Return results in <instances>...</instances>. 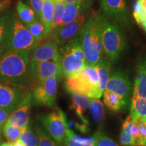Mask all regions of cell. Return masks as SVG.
Returning a JSON list of instances; mask_svg holds the SVG:
<instances>
[{"instance_id": "e0dca14e", "label": "cell", "mask_w": 146, "mask_h": 146, "mask_svg": "<svg viewBox=\"0 0 146 146\" xmlns=\"http://www.w3.org/2000/svg\"><path fill=\"white\" fill-rule=\"evenodd\" d=\"M133 96L146 99V58L137 66Z\"/></svg>"}, {"instance_id": "b9f144b4", "label": "cell", "mask_w": 146, "mask_h": 146, "mask_svg": "<svg viewBox=\"0 0 146 146\" xmlns=\"http://www.w3.org/2000/svg\"><path fill=\"white\" fill-rule=\"evenodd\" d=\"M6 50V46H5V43H0V58H1L2 55L4 54L5 51Z\"/></svg>"}, {"instance_id": "277c9868", "label": "cell", "mask_w": 146, "mask_h": 146, "mask_svg": "<svg viewBox=\"0 0 146 146\" xmlns=\"http://www.w3.org/2000/svg\"><path fill=\"white\" fill-rule=\"evenodd\" d=\"M99 76L95 67L86 66L76 75L67 78L64 86L68 93H76L90 98H101Z\"/></svg>"}, {"instance_id": "7402d4cb", "label": "cell", "mask_w": 146, "mask_h": 146, "mask_svg": "<svg viewBox=\"0 0 146 146\" xmlns=\"http://www.w3.org/2000/svg\"><path fill=\"white\" fill-rule=\"evenodd\" d=\"M16 11L19 20L25 25H29L35 20V14L31 7L23 3L21 0H18L16 4Z\"/></svg>"}, {"instance_id": "7a4b0ae2", "label": "cell", "mask_w": 146, "mask_h": 146, "mask_svg": "<svg viewBox=\"0 0 146 146\" xmlns=\"http://www.w3.org/2000/svg\"><path fill=\"white\" fill-rule=\"evenodd\" d=\"M102 20L101 16H92L85 22L79 33L85 62L89 66H96L103 58L101 41Z\"/></svg>"}, {"instance_id": "f546056e", "label": "cell", "mask_w": 146, "mask_h": 146, "mask_svg": "<svg viewBox=\"0 0 146 146\" xmlns=\"http://www.w3.org/2000/svg\"><path fill=\"white\" fill-rule=\"evenodd\" d=\"M22 130L23 129H20L10 124L5 123L3 127L2 132L8 142H14L19 139Z\"/></svg>"}, {"instance_id": "5bb4252c", "label": "cell", "mask_w": 146, "mask_h": 146, "mask_svg": "<svg viewBox=\"0 0 146 146\" xmlns=\"http://www.w3.org/2000/svg\"><path fill=\"white\" fill-rule=\"evenodd\" d=\"M60 61V50L54 41H47L37 45L30 54V61Z\"/></svg>"}, {"instance_id": "d6a6232c", "label": "cell", "mask_w": 146, "mask_h": 146, "mask_svg": "<svg viewBox=\"0 0 146 146\" xmlns=\"http://www.w3.org/2000/svg\"><path fill=\"white\" fill-rule=\"evenodd\" d=\"M29 1L31 5V8L35 14L36 19L40 20L45 0H29Z\"/></svg>"}, {"instance_id": "7dc6e473", "label": "cell", "mask_w": 146, "mask_h": 146, "mask_svg": "<svg viewBox=\"0 0 146 146\" xmlns=\"http://www.w3.org/2000/svg\"><path fill=\"white\" fill-rule=\"evenodd\" d=\"M143 29H145V31H146V25H145V27H143Z\"/></svg>"}, {"instance_id": "8fae6325", "label": "cell", "mask_w": 146, "mask_h": 146, "mask_svg": "<svg viewBox=\"0 0 146 146\" xmlns=\"http://www.w3.org/2000/svg\"><path fill=\"white\" fill-rule=\"evenodd\" d=\"M106 91L121 96L127 104L130 100L131 83L129 77L121 70L114 71L108 80Z\"/></svg>"}, {"instance_id": "60d3db41", "label": "cell", "mask_w": 146, "mask_h": 146, "mask_svg": "<svg viewBox=\"0 0 146 146\" xmlns=\"http://www.w3.org/2000/svg\"><path fill=\"white\" fill-rule=\"evenodd\" d=\"M139 2L142 10H143L144 16L146 18V0H139Z\"/></svg>"}, {"instance_id": "1f68e13d", "label": "cell", "mask_w": 146, "mask_h": 146, "mask_svg": "<svg viewBox=\"0 0 146 146\" xmlns=\"http://www.w3.org/2000/svg\"><path fill=\"white\" fill-rule=\"evenodd\" d=\"M133 16L137 23L140 26L144 27L146 25V18L144 16V14L142 10L141 5H140L139 0H137L134 5L133 9Z\"/></svg>"}, {"instance_id": "4fadbf2b", "label": "cell", "mask_w": 146, "mask_h": 146, "mask_svg": "<svg viewBox=\"0 0 146 146\" xmlns=\"http://www.w3.org/2000/svg\"><path fill=\"white\" fill-rule=\"evenodd\" d=\"M85 22L86 18L85 12H83L75 21L60 27L56 32L52 34V38L58 45L65 44L80 33Z\"/></svg>"}, {"instance_id": "2e32d148", "label": "cell", "mask_w": 146, "mask_h": 146, "mask_svg": "<svg viewBox=\"0 0 146 146\" xmlns=\"http://www.w3.org/2000/svg\"><path fill=\"white\" fill-rule=\"evenodd\" d=\"M71 95L70 108L75 111L78 117L81 120L82 123L89 125V121L85 117L84 114L89 108L91 98L83 95L70 93Z\"/></svg>"}, {"instance_id": "83f0119b", "label": "cell", "mask_w": 146, "mask_h": 146, "mask_svg": "<svg viewBox=\"0 0 146 146\" xmlns=\"http://www.w3.org/2000/svg\"><path fill=\"white\" fill-rule=\"evenodd\" d=\"M34 129L38 137V146H58L56 141L41 125L36 124Z\"/></svg>"}, {"instance_id": "7bdbcfd3", "label": "cell", "mask_w": 146, "mask_h": 146, "mask_svg": "<svg viewBox=\"0 0 146 146\" xmlns=\"http://www.w3.org/2000/svg\"><path fill=\"white\" fill-rule=\"evenodd\" d=\"M13 143L15 146H25V145H24V143H23V142H22L21 140L19 139H18V140H16V141L13 142Z\"/></svg>"}, {"instance_id": "d6986e66", "label": "cell", "mask_w": 146, "mask_h": 146, "mask_svg": "<svg viewBox=\"0 0 146 146\" xmlns=\"http://www.w3.org/2000/svg\"><path fill=\"white\" fill-rule=\"evenodd\" d=\"M62 146H96L94 137H81L68 129Z\"/></svg>"}, {"instance_id": "7c38bea8", "label": "cell", "mask_w": 146, "mask_h": 146, "mask_svg": "<svg viewBox=\"0 0 146 146\" xmlns=\"http://www.w3.org/2000/svg\"><path fill=\"white\" fill-rule=\"evenodd\" d=\"M32 103V91H29L23 102L11 113L5 123L12 125L20 129H23L27 127L30 120V112Z\"/></svg>"}, {"instance_id": "4316f807", "label": "cell", "mask_w": 146, "mask_h": 146, "mask_svg": "<svg viewBox=\"0 0 146 146\" xmlns=\"http://www.w3.org/2000/svg\"><path fill=\"white\" fill-rule=\"evenodd\" d=\"M19 139L25 146H38V137L35 129H33L30 123L23 128Z\"/></svg>"}, {"instance_id": "f6af8a7d", "label": "cell", "mask_w": 146, "mask_h": 146, "mask_svg": "<svg viewBox=\"0 0 146 146\" xmlns=\"http://www.w3.org/2000/svg\"><path fill=\"white\" fill-rule=\"evenodd\" d=\"M143 120H145V123H146V119H144ZM143 146H146V138H145V141H144V143H143Z\"/></svg>"}, {"instance_id": "ac0fdd59", "label": "cell", "mask_w": 146, "mask_h": 146, "mask_svg": "<svg viewBox=\"0 0 146 146\" xmlns=\"http://www.w3.org/2000/svg\"><path fill=\"white\" fill-rule=\"evenodd\" d=\"M87 8L79 3H65L61 16L60 27L75 21Z\"/></svg>"}, {"instance_id": "5b68a950", "label": "cell", "mask_w": 146, "mask_h": 146, "mask_svg": "<svg viewBox=\"0 0 146 146\" xmlns=\"http://www.w3.org/2000/svg\"><path fill=\"white\" fill-rule=\"evenodd\" d=\"M4 43L8 50L29 52L33 50L38 45L27 27L17 16H14L8 22Z\"/></svg>"}, {"instance_id": "6da1fadb", "label": "cell", "mask_w": 146, "mask_h": 146, "mask_svg": "<svg viewBox=\"0 0 146 146\" xmlns=\"http://www.w3.org/2000/svg\"><path fill=\"white\" fill-rule=\"evenodd\" d=\"M29 51L8 50L0 58V82L28 89L34 84Z\"/></svg>"}, {"instance_id": "44dd1931", "label": "cell", "mask_w": 146, "mask_h": 146, "mask_svg": "<svg viewBox=\"0 0 146 146\" xmlns=\"http://www.w3.org/2000/svg\"><path fill=\"white\" fill-rule=\"evenodd\" d=\"M103 95L104 102L106 106L113 112H119L122 108L127 105L121 96L114 93L105 90Z\"/></svg>"}, {"instance_id": "cb8c5ba5", "label": "cell", "mask_w": 146, "mask_h": 146, "mask_svg": "<svg viewBox=\"0 0 146 146\" xmlns=\"http://www.w3.org/2000/svg\"><path fill=\"white\" fill-rule=\"evenodd\" d=\"M54 11V1L52 0H45L40 20L43 22L46 28L47 35H50L52 30V24Z\"/></svg>"}, {"instance_id": "f35d334b", "label": "cell", "mask_w": 146, "mask_h": 146, "mask_svg": "<svg viewBox=\"0 0 146 146\" xmlns=\"http://www.w3.org/2000/svg\"><path fill=\"white\" fill-rule=\"evenodd\" d=\"M65 3H79L88 8L93 3V0H64Z\"/></svg>"}, {"instance_id": "484cf974", "label": "cell", "mask_w": 146, "mask_h": 146, "mask_svg": "<svg viewBox=\"0 0 146 146\" xmlns=\"http://www.w3.org/2000/svg\"><path fill=\"white\" fill-rule=\"evenodd\" d=\"M89 112L96 122L100 123L103 121L105 117V110L103 103L99 98H91Z\"/></svg>"}, {"instance_id": "c3c4849f", "label": "cell", "mask_w": 146, "mask_h": 146, "mask_svg": "<svg viewBox=\"0 0 146 146\" xmlns=\"http://www.w3.org/2000/svg\"><path fill=\"white\" fill-rule=\"evenodd\" d=\"M3 1H9V0H3Z\"/></svg>"}, {"instance_id": "9c48e42d", "label": "cell", "mask_w": 146, "mask_h": 146, "mask_svg": "<svg viewBox=\"0 0 146 146\" xmlns=\"http://www.w3.org/2000/svg\"><path fill=\"white\" fill-rule=\"evenodd\" d=\"M29 90L0 82V108L13 111L25 99Z\"/></svg>"}, {"instance_id": "8992f818", "label": "cell", "mask_w": 146, "mask_h": 146, "mask_svg": "<svg viewBox=\"0 0 146 146\" xmlns=\"http://www.w3.org/2000/svg\"><path fill=\"white\" fill-rule=\"evenodd\" d=\"M101 41L104 54L110 61H116L126 47V41L119 28L102 17Z\"/></svg>"}, {"instance_id": "603a6c76", "label": "cell", "mask_w": 146, "mask_h": 146, "mask_svg": "<svg viewBox=\"0 0 146 146\" xmlns=\"http://www.w3.org/2000/svg\"><path fill=\"white\" fill-rule=\"evenodd\" d=\"M130 114L139 119H146V99L133 96L131 100Z\"/></svg>"}, {"instance_id": "ffe728a7", "label": "cell", "mask_w": 146, "mask_h": 146, "mask_svg": "<svg viewBox=\"0 0 146 146\" xmlns=\"http://www.w3.org/2000/svg\"><path fill=\"white\" fill-rule=\"evenodd\" d=\"M95 68L98 72V76H99V92L100 96L103 95L104 91H105L106 84L110 76V60L108 58H102L99 62L97 64Z\"/></svg>"}, {"instance_id": "30bf717a", "label": "cell", "mask_w": 146, "mask_h": 146, "mask_svg": "<svg viewBox=\"0 0 146 146\" xmlns=\"http://www.w3.org/2000/svg\"><path fill=\"white\" fill-rule=\"evenodd\" d=\"M30 65L33 79L36 84L41 83L50 76L62 75L60 61H35L31 62Z\"/></svg>"}, {"instance_id": "52a82bcc", "label": "cell", "mask_w": 146, "mask_h": 146, "mask_svg": "<svg viewBox=\"0 0 146 146\" xmlns=\"http://www.w3.org/2000/svg\"><path fill=\"white\" fill-rule=\"evenodd\" d=\"M39 120L49 135L58 145H61L69 129L66 116L60 108L39 116Z\"/></svg>"}, {"instance_id": "f1b7e54d", "label": "cell", "mask_w": 146, "mask_h": 146, "mask_svg": "<svg viewBox=\"0 0 146 146\" xmlns=\"http://www.w3.org/2000/svg\"><path fill=\"white\" fill-rule=\"evenodd\" d=\"M64 1H58L54 2V16H53L52 30L50 33H54L60 28V22H61V16L62 10L64 7Z\"/></svg>"}, {"instance_id": "8d00e7d4", "label": "cell", "mask_w": 146, "mask_h": 146, "mask_svg": "<svg viewBox=\"0 0 146 146\" xmlns=\"http://www.w3.org/2000/svg\"><path fill=\"white\" fill-rule=\"evenodd\" d=\"M68 127L69 129L75 128V129H78V131H80L83 133H86L89 131L88 125H86L85 123L79 124L78 123H75V122L72 121V120H70V121L68 122Z\"/></svg>"}, {"instance_id": "4dcf8cb0", "label": "cell", "mask_w": 146, "mask_h": 146, "mask_svg": "<svg viewBox=\"0 0 146 146\" xmlns=\"http://www.w3.org/2000/svg\"><path fill=\"white\" fill-rule=\"evenodd\" d=\"M96 146H118V144L111 138H110L103 133L97 131L94 134Z\"/></svg>"}, {"instance_id": "3957f363", "label": "cell", "mask_w": 146, "mask_h": 146, "mask_svg": "<svg viewBox=\"0 0 146 146\" xmlns=\"http://www.w3.org/2000/svg\"><path fill=\"white\" fill-rule=\"evenodd\" d=\"M60 62L62 75L66 78L76 75L86 66L79 34L60 49Z\"/></svg>"}, {"instance_id": "bcb514c9", "label": "cell", "mask_w": 146, "mask_h": 146, "mask_svg": "<svg viewBox=\"0 0 146 146\" xmlns=\"http://www.w3.org/2000/svg\"><path fill=\"white\" fill-rule=\"evenodd\" d=\"M52 1H64V0H52Z\"/></svg>"}, {"instance_id": "ba28073f", "label": "cell", "mask_w": 146, "mask_h": 146, "mask_svg": "<svg viewBox=\"0 0 146 146\" xmlns=\"http://www.w3.org/2000/svg\"><path fill=\"white\" fill-rule=\"evenodd\" d=\"M61 76L55 75L36 84L32 91L33 102L35 104L52 107L57 97L58 85Z\"/></svg>"}, {"instance_id": "ee69618b", "label": "cell", "mask_w": 146, "mask_h": 146, "mask_svg": "<svg viewBox=\"0 0 146 146\" xmlns=\"http://www.w3.org/2000/svg\"><path fill=\"white\" fill-rule=\"evenodd\" d=\"M0 146H15L13 142H7V143H3L0 145Z\"/></svg>"}, {"instance_id": "ab89813d", "label": "cell", "mask_w": 146, "mask_h": 146, "mask_svg": "<svg viewBox=\"0 0 146 146\" xmlns=\"http://www.w3.org/2000/svg\"><path fill=\"white\" fill-rule=\"evenodd\" d=\"M9 4H10V1H3V0L2 1H0V12L4 10L7 6H8Z\"/></svg>"}, {"instance_id": "e575fe53", "label": "cell", "mask_w": 146, "mask_h": 146, "mask_svg": "<svg viewBox=\"0 0 146 146\" xmlns=\"http://www.w3.org/2000/svg\"><path fill=\"white\" fill-rule=\"evenodd\" d=\"M8 22L4 17L0 18V43L4 42L8 29Z\"/></svg>"}, {"instance_id": "d4e9b609", "label": "cell", "mask_w": 146, "mask_h": 146, "mask_svg": "<svg viewBox=\"0 0 146 146\" xmlns=\"http://www.w3.org/2000/svg\"><path fill=\"white\" fill-rule=\"evenodd\" d=\"M27 28L37 43L48 35L44 24L39 19L35 20L31 23L27 25Z\"/></svg>"}, {"instance_id": "9a60e30c", "label": "cell", "mask_w": 146, "mask_h": 146, "mask_svg": "<svg viewBox=\"0 0 146 146\" xmlns=\"http://www.w3.org/2000/svg\"><path fill=\"white\" fill-rule=\"evenodd\" d=\"M101 6L106 15L115 20H122L127 16L125 0H100Z\"/></svg>"}, {"instance_id": "74e56055", "label": "cell", "mask_w": 146, "mask_h": 146, "mask_svg": "<svg viewBox=\"0 0 146 146\" xmlns=\"http://www.w3.org/2000/svg\"><path fill=\"white\" fill-rule=\"evenodd\" d=\"M140 132V146H143L146 138V123L145 120L139 119Z\"/></svg>"}, {"instance_id": "d590c367", "label": "cell", "mask_w": 146, "mask_h": 146, "mask_svg": "<svg viewBox=\"0 0 146 146\" xmlns=\"http://www.w3.org/2000/svg\"><path fill=\"white\" fill-rule=\"evenodd\" d=\"M12 112V111L0 108V134L2 132L3 126H4L5 123H6L9 116H10Z\"/></svg>"}, {"instance_id": "836d02e7", "label": "cell", "mask_w": 146, "mask_h": 146, "mask_svg": "<svg viewBox=\"0 0 146 146\" xmlns=\"http://www.w3.org/2000/svg\"><path fill=\"white\" fill-rule=\"evenodd\" d=\"M119 140L120 144L123 146H136L131 133H126L121 131Z\"/></svg>"}]
</instances>
